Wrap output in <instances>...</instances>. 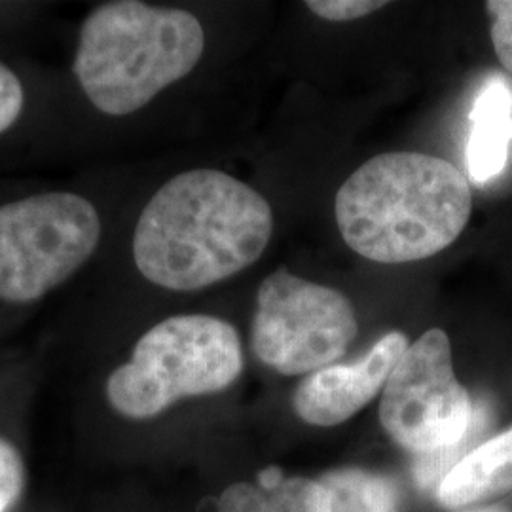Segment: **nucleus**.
Segmentation results:
<instances>
[{
  "instance_id": "1",
  "label": "nucleus",
  "mask_w": 512,
  "mask_h": 512,
  "mask_svg": "<svg viewBox=\"0 0 512 512\" xmlns=\"http://www.w3.org/2000/svg\"><path fill=\"white\" fill-rule=\"evenodd\" d=\"M274 234L268 200L219 169L175 175L148 200L131 239L148 283L194 293L253 266Z\"/></svg>"
},
{
  "instance_id": "2",
  "label": "nucleus",
  "mask_w": 512,
  "mask_h": 512,
  "mask_svg": "<svg viewBox=\"0 0 512 512\" xmlns=\"http://www.w3.org/2000/svg\"><path fill=\"white\" fill-rule=\"evenodd\" d=\"M334 213L351 251L378 264H408L439 255L461 236L473 190L448 160L385 152L349 175Z\"/></svg>"
},
{
  "instance_id": "3",
  "label": "nucleus",
  "mask_w": 512,
  "mask_h": 512,
  "mask_svg": "<svg viewBox=\"0 0 512 512\" xmlns=\"http://www.w3.org/2000/svg\"><path fill=\"white\" fill-rule=\"evenodd\" d=\"M205 31L181 8L114 0L84 18L73 73L95 110L122 118L145 109L202 61Z\"/></svg>"
},
{
  "instance_id": "4",
  "label": "nucleus",
  "mask_w": 512,
  "mask_h": 512,
  "mask_svg": "<svg viewBox=\"0 0 512 512\" xmlns=\"http://www.w3.org/2000/svg\"><path fill=\"white\" fill-rule=\"evenodd\" d=\"M241 372L243 348L234 325L207 313L171 315L110 372L105 395L120 416L150 420L188 397L228 389Z\"/></svg>"
},
{
  "instance_id": "5",
  "label": "nucleus",
  "mask_w": 512,
  "mask_h": 512,
  "mask_svg": "<svg viewBox=\"0 0 512 512\" xmlns=\"http://www.w3.org/2000/svg\"><path fill=\"white\" fill-rule=\"evenodd\" d=\"M103 219L88 198L48 190L0 205V302L29 306L67 283L97 251Z\"/></svg>"
},
{
  "instance_id": "6",
  "label": "nucleus",
  "mask_w": 512,
  "mask_h": 512,
  "mask_svg": "<svg viewBox=\"0 0 512 512\" xmlns=\"http://www.w3.org/2000/svg\"><path fill=\"white\" fill-rule=\"evenodd\" d=\"M359 323L348 296L287 268L268 275L256 293L251 348L262 365L283 376L334 365L357 338Z\"/></svg>"
},
{
  "instance_id": "7",
  "label": "nucleus",
  "mask_w": 512,
  "mask_h": 512,
  "mask_svg": "<svg viewBox=\"0 0 512 512\" xmlns=\"http://www.w3.org/2000/svg\"><path fill=\"white\" fill-rule=\"evenodd\" d=\"M380 421L408 452L454 448L476 431L475 404L459 384L452 344L442 329H429L408 346L385 382Z\"/></svg>"
},
{
  "instance_id": "8",
  "label": "nucleus",
  "mask_w": 512,
  "mask_h": 512,
  "mask_svg": "<svg viewBox=\"0 0 512 512\" xmlns=\"http://www.w3.org/2000/svg\"><path fill=\"white\" fill-rule=\"evenodd\" d=\"M408 346L404 332L391 330L357 363L311 372L294 391V412L315 427L344 423L384 389Z\"/></svg>"
},
{
  "instance_id": "9",
  "label": "nucleus",
  "mask_w": 512,
  "mask_h": 512,
  "mask_svg": "<svg viewBox=\"0 0 512 512\" xmlns=\"http://www.w3.org/2000/svg\"><path fill=\"white\" fill-rule=\"evenodd\" d=\"M512 492V425L478 444L440 482L437 497L446 509H461Z\"/></svg>"
},
{
  "instance_id": "10",
  "label": "nucleus",
  "mask_w": 512,
  "mask_h": 512,
  "mask_svg": "<svg viewBox=\"0 0 512 512\" xmlns=\"http://www.w3.org/2000/svg\"><path fill=\"white\" fill-rule=\"evenodd\" d=\"M471 124L467 145L469 175L475 183H490L505 169L512 141V92L503 78L486 82L478 92Z\"/></svg>"
},
{
  "instance_id": "11",
  "label": "nucleus",
  "mask_w": 512,
  "mask_h": 512,
  "mask_svg": "<svg viewBox=\"0 0 512 512\" xmlns=\"http://www.w3.org/2000/svg\"><path fill=\"white\" fill-rule=\"evenodd\" d=\"M332 499V512H399V490L382 475L342 469L319 480Z\"/></svg>"
},
{
  "instance_id": "12",
  "label": "nucleus",
  "mask_w": 512,
  "mask_h": 512,
  "mask_svg": "<svg viewBox=\"0 0 512 512\" xmlns=\"http://www.w3.org/2000/svg\"><path fill=\"white\" fill-rule=\"evenodd\" d=\"M268 512H332V499L319 480L285 478L268 495Z\"/></svg>"
},
{
  "instance_id": "13",
  "label": "nucleus",
  "mask_w": 512,
  "mask_h": 512,
  "mask_svg": "<svg viewBox=\"0 0 512 512\" xmlns=\"http://www.w3.org/2000/svg\"><path fill=\"white\" fill-rule=\"evenodd\" d=\"M27 486V467L14 442L0 435V512H12Z\"/></svg>"
},
{
  "instance_id": "14",
  "label": "nucleus",
  "mask_w": 512,
  "mask_h": 512,
  "mask_svg": "<svg viewBox=\"0 0 512 512\" xmlns=\"http://www.w3.org/2000/svg\"><path fill=\"white\" fill-rule=\"evenodd\" d=\"M27 95L18 73L0 61V135L14 128L25 110Z\"/></svg>"
},
{
  "instance_id": "15",
  "label": "nucleus",
  "mask_w": 512,
  "mask_h": 512,
  "mask_svg": "<svg viewBox=\"0 0 512 512\" xmlns=\"http://www.w3.org/2000/svg\"><path fill=\"white\" fill-rule=\"evenodd\" d=\"M387 6L382 0H308L306 8L317 18L344 23L355 19L366 18Z\"/></svg>"
},
{
  "instance_id": "16",
  "label": "nucleus",
  "mask_w": 512,
  "mask_h": 512,
  "mask_svg": "<svg viewBox=\"0 0 512 512\" xmlns=\"http://www.w3.org/2000/svg\"><path fill=\"white\" fill-rule=\"evenodd\" d=\"M486 10L492 16V44L499 63L512 73V0H490Z\"/></svg>"
},
{
  "instance_id": "17",
  "label": "nucleus",
  "mask_w": 512,
  "mask_h": 512,
  "mask_svg": "<svg viewBox=\"0 0 512 512\" xmlns=\"http://www.w3.org/2000/svg\"><path fill=\"white\" fill-rule=\"evenodd\" d=\"M217 511L268 512V495L249 482H238L220 494Z\"/></svg>"
},
{
  "instance_id": "18",
  "label": "nucleus",
  "mask_w": 512,
  "mask_h": 512,
  "mask_svg": "<svg viewBox=\"0 0 512 512\" xmlns=\"http://www.w3.org/2000/svg\"><path fill=\"white\" fill-rule=\"evenodd\" d=\"M285 482V476L283 471L279 467H266L264 471L258 473V484H260V490L266 495L274 494L275 490Z\"/></svg>"
},
{
  "instance_id": "19",
  "label": "nucleus",
  "mask_w": 512,
  "mask_h": 512,
  "mask_svg": "<svg viewBox=\"0 0 512 512\" xmlns=\"http://www.w3.org/2000/svg\"><path fill=\"white\" fill-rule=\"evenodd\" d=\"M465 512H505V511H499V509H480V511H465Z\"/></svg>"
}]
</instances>
